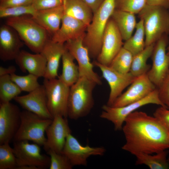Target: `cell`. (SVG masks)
Segmentation results:
<instances>
[{
	"mask_svg": "<svg viewBox=\"0 0 169 169\" xmlns=\"http://www.w3.org/2000/svg\"><path fill=\"white\" fill-rule=\"evenodd\" d=\"M122 130L126 140L123 150L135 156L153 154L169 149V131L155 117L134 111L126 118Z\"/></svg>",
	"mask_w": 169,
	"mask_h": 169,
	"instance_id": "6da1fadb",
	"label": "cell"
},
{
	"mask_svg": "<svg viewBox=\"0 0 169 169\" xmlns=\"http://www.w3.org/2000/svg\"><path fill=\"white\" fill-rule=\"evenodd\" d=\"M115 9V0H104L93 13L92 21L87 27L83 41L90 57L97 59L100 54L105 28Z\"/></svg>",
	"mask_w": 169,
	"mask_h": 169,
	"instance_id": "7a4b0ae2",
	"label": "cell"
},
{
	"mask_svg": "<svg viewBox=\"0 0 169 169\" xmlns=\"http://www.w3.org/2000/svg\"><path fill=\"white\" fill-rule=\"evenodd\" d=\"M97 84L84 77L70 87L68 117L77 120L87 115L94 105L93 91Z\"/></svg>",
	"mask_w": 169,
	"mask_h": 169,
	"instance_id": "3957f363",
	"label": "cell"
},
{
	"mask_svg": "<svg viewBox=\"0 0 169 169\" xmlns=\"http://www.w3.org/2000/svg\"><path fill=\"white\" fill-rule=\"evenodd\" d=\"M6 24L14 29L25 44L35 53H40L49 39L48 33L31 16L7 18Z\"/></svg>",
	"mask_w": 169,
	"mask_h": 169,
	"instance_id": "277c9868",
	"label": "cell"
},
{
	"mask_svg": "<svg viewBox=\"0 0 169 169\" xmlns=\"http://www.w3.org/2000/svg\"><path fill=\"white\" fill-rule=\"evenodd\" d=\"M143 21L146 47L169 34V11L159 6L146 4L138 13Z\"/></svg>",
	"mask_w": 169,
	"mask_h": 169,
	"instance_id": "5b68a950",
	"label": "cell"
},
{
	"mask_svg": "<svg viewBox=\"0 0 169 169\" xmlns=\"http://www.w3.org/2000/svg\"><path fill=\"white\" fill-rule=\"evenodd\" d=\"M52 120L26 110L22 111L20 125L13 141H31L43 146L46 141L45 133Z\"/></svg>",
	"mask_w": 169,
	"mask_h": 169,
	"instance_id": "8992f818",
	"label": "cell"
},
{
	"mask_svg": "<svg viewBox=\"0 0 169 169\" xmlns=\"http://www.w3.org/2000/svg\"><path fill=\"white\" fill-rule=\"evenodd\" d=\"M17 159V169H44L49 168L50 156L41 153L40 146L28 141H14L13 147Z\"/></svg>",
	"mask_w": 169,
	"mask_h": 169,
	"instance_id": "52a82bcc",
	"label": "cell"
},
{
	"mask_svg": "<svg viewBox=\"0 0 169 169\" xmlns=\"http://www.w3.org/2000/svg\"><path fill=\"white\" fill-rule=\"evenodd\" d=\"M149 104H156L169 108L160 100L157 88L141 100L125 106L116 107L107 105H103L102 107L103 111L100 117L112 122L114 125L115 130H121L126 118L129 114L138 108Z\"/></svg>",
	"mask_w": 169,
	"mask_h": 169,
	"instance_id": "ba28073f",
	"label": "cell"
},
{
	"mask_svg": "<svg viewBox=\"0 0 169 169\" xmlns=\"http://www.w3.org/2000/svg\"><path fill=\"white\" fill-rule=\"evenodd\" d=\"M43 83L46 91L48 108L51 115L53 118L56 115L67 118L70 87L59 78H44Z\"/></svg>",
	"mask_w": 169,
	"mask_h": 169,
	"instance_id": "9c48e42d",
	"label": "cell"
},
{
	"mask_svg": "<svg viewBox=\"0 0 169 169\" xmlns=\"http://www.w3.org/2000/svg\"><path fill=\"white\" fill-rule=\"evenodd\" d=\"M123 40L118 28L110 17L104 32L101 50L96 61L103 65L109 66L123 47Z\"/></svg>",
	"mask_w": 169,
	"mask_h": 169,
	"instance_id": "30bf717a",
	"label": "cell"
},
{
	"mask_svg": "<svg viewBox=\"0 0 169 169\" xmlns=\"http://www.w3.org/2000/svg\"><path fill=\"white\" fill-rule=\"evenodd\" d=\"M20 111L18 107L10 102L0 104V145L9 143L19 127Z\"/></svg>",
	"mask_w": 169,
	"mask_h": 169,
	"instance_id": "8fae6325",
	"label": "cell"
},
{
	"mask_svg": "<svg viewBox=\"0 0 169 169\" xmlns=\"http://www.w3.org/2000/svg\"><path fill=\"white\" fill-rule=\"evenodd\" d=\"M168 40L167 35H164L156 43L151 55L152 66L147 73L157 88L169 70V55L166 51Z\"/></svg>",
	"mask_w": 169,
	"mask_h": 169,
	"instance_id": "7c38bea8",
	"label": "cell"
},
{
	"mask_svg": "<svg viewBox=\"0 0 169 169\" xmlns=\"http://www.w3.org/2000/svg\"><path fill=\"white\" fill-rule=\"evenodd\" d=\"M85 35L69 40L65 44L68 50L78 62L80 77H85L97 84L101 85V79L94 71L93 64L90 62L89 51L83 44Z\"/></svg>",
	"mask_w": 169,
	"mask_h": 169,
	"instance_id": "4fadbf2b",
	"label": "cell"
},
{
	"mask_svg": "<svg viewBox=\"0 0 169 169\" xmlns=\"http://www.w3.org/2000/svg\"><path fill=\"white\" fill-rule=\"evenodd\" d=\"M106 151L103 147L83 146L71 133L67 136L62 151L73 166H85L88 158L92 156H102Z\"/></svg>",
	"mask_w": 169,
	"mask_h": 169,
	"instance_id": "5bb4252c",
	"label": "cell"
},
{
	"mask_svg": "<svg viewBox=\"0 0 169 169\" xmlns=\"http://www.w3.org/2000/svg\"><path fill=\"white\" fill-rule=\"evenodd\" d=\"M93 64L101 70L103 77L108 83L110 92L107 105L111 106L123 91L131 84L136 78L130 72L126 74L119 73L110 66L95 61Z\"/></svg>",
	"mask_w": 169,
	"mask_h": 169,
	"instance_id": "9a60e30c",
	"label": "cell"
},
{
	"mask_svg": "<svg viewBox=\"0 0 169 169\" xmlns=\"http://www.w3.org/2000/svg\"><path fill=\"white\" fill-rule=\"evenodd\" d=\"M71 132L67 118L60 115L54 117L46 131V141L43 146L45 151L51 150L62 153L66 138Z\"/></svg>",
	"mask_w": 169,
	"mask_h": 169,
	"instance_id": "2e32d148",
	"label": "cell"
},
{
	"mask_svg": "<svg viewBox=\"0 0 169 169\" xmlns=\"http://www.w3.org/2000/svg\"><path fill=\"white\" fill-rule=\"evenodd\" d=\"M157 87L149 79L147 73L136 77L130 87L115 100L113 107H120L145 98Z\"/></svg>",
	"mask_w": 169,
	"mask_h": 169,
	"instance_id": "e0dca14e",
	"label": "cell"
},
{
	"mask_svg": "<svg viewBox=\"0 0 169 169\" xmlns=\"http://www.w3.org/2000/svg\"><path fill=\"white\" fill-rule=\"evenodd\" d=\"M14 100L24 110L44 118L53 119L48 108L46 91L43 84L27 95L16 96Z\"/></svg>",
	"mask_w": 169,
	"mask_h": 169,
	"instance_id": "ac0fdd59",
	"label": "cell"
},
{
	"mask_svg": "<svg viewBox=\"0 0 169 169\" xmlns=\"http://www.w3.org/2000/svg\"><path fill=\"white\" fill-rule=\"evenodd\" d=\"M18 34L7 24L0 28V58L3 61L15 59L23 44Z\"/></svg>",
	"mask_w": 169,
	"mask_h": 169,
	"instance_id": "d6986e66",
	"label": "cell"
},
{
	"mask_svg": "<svg viewBox=\"0 0 169 169\" xmlns=\"http://www.w3.org/2000/svg\"><path fill=\"white\" fill-rule=\"evenodd\" d=\"M87 27L82 22L64 14L61 26L51 39L55 42L64 44L69 40L84 36Z\"/></svg>",
	"mask_w": 169,
	"mask_h": 169,
	"instance_id": "ffe728a7",
	"label": "cell"
},
{
	"mask_svg": "<svg viewBox=\"0 0 169 169\" xmlns=\"http://www.w3.org/2000/svg\"><path fill=\"white\" fill-rule=\"evenodd\" d=\"M67 49L65 44L55 42L51 39L47 41L40 53L47 61L44 78L54 79L58 76L60 59Z\"/></svg>",
	"mask_w": 169,
	"mask_h": 169,
	"instance_id": "44dd1931",
	"label": "cell"
},
{
	"mask_svg": "<svg viewBox=\"0 0 169 169\" xmlns=\"http://www.w3.org/2000/svg\"><path fill=\"white\" fill-rule=\"evenodd\" d=\"M16 63L23 72H28L38 78L44 77L47 61L41 53L35 54L21 50L15 59Z\"/></svg>",
	"mask_w": 169,
	"mask_h": 169,
	"instance_id": "7402d4cb",
	"label": "cell"
},
{
	"mask_svg": "<svg viewBox=\"0 0 169 169\" xmlns=\"http://www.w3.org/2000/svg\"><path fill=\"white\" fill-rule=\"evenodd\" d=\"M64 15L63 5L46 9L37 10L32 16L34 20L52 36L59 30Z\"/></svg>",
	"mask_w": 169,
	"mask_h": 169,
	"instance_id": "603a6c76",
	"label": "cell"
},
{
	"mask_svg": "<svg viewBox=\"0 0 169 169\" xmlns=\"http://www.w3.org/2000/svg\"><path fill=\"white\" fill-rule=\"evenodd\" d=\"M64 14L77 19L88 26L93 13L90 8L81 0H64Z\"/></svg>",
	"mask_w": 169,
	"mask_h": 169,
	"instance_id": "cb8c5ba5",
	"label": "cell"
},
{
	"mask_svg": "<svg viewBox=\"0 0 169 169\" xmlns=\"http://www.w3.org/2000/svg\"><path fill=\"white\" fill-rule=\"evenodd\" d=\"M111 18L118 28L123 40L126 41L132 36L137 23L135 14L115 9Z\"/></svg>",
	"mask_w": 169,
	"mask_h": 169,
	"instance_id": "d4e9b609",
	"label": "cell"
},
{
	"mask_svg": "<svg viewBox=\"0 0 169 169\" xmlns=\"http://www.w3.org/2000/svg\"><path fill=\"white\" fill-rule=\"evenodd\" d=\"M61 59L62 70L59 79L70 87L80 78L78 66L74 63L75 59L68 49L64 54Z\"/></svg>",
	"mask_w": 169,
	"mask_h": 169,
	"instance_id": "484cf974",
	"label": "cell"
},
{
	"mask_svg": "<svg viewBox=\"0 0 169 169\" xmlns=\"http://www.w3.org/2000/svg\"><path fill=\"white\" fill-rule=\"evenodd\" d=\"M166 150L155 153L154 155L139 153L135 156L136 164L145 165L151 169H167L169 168Z\"/></svg>",
	"mask_w": 169,
	"mask_h": 169,
	"instance_id": "4316f807",
	"label": "cell"
},
{
	"mask_svg": "<svg viewBox=\"0 0 169 169\" xmlns=\"http://www.w3.org/2000/svg\"><path fill=\"white\" fill-rule=\"evenodd\" d=\"M155 43L146 46L141 52L133 56L130 72L135 77L147 73L150 69L151 66L146 62L152 55Z\"/></svg>",
	"mask_w": 169,
	"mask_h": 169,
	"instance_id": "83f0119b",
	"label": "cell"
},
{
	"mask_svg": "<svg viewBox=\"0 0 169 169\" xmlns=\"http://www.w3.org/2000/svg\"><path fill=\"white\" fill-rule=\"evenodd\" d=\"M134 34L125 41L123 47L129 51L133 56L141 52L146 47L145 31L143 21L140 19L137 23Z\"/></svg>",
	"mask_w": 169,
	"mask_h": 169,
	"instance_id": "f1b7e54d",
	"label": "cell"
},
{
	"mask_svg": "<svg viewBox=\"0 0 169 169\" xmlns=\"http://www.w3.org/2000/svg\"><path fill=\"white\" fill-rule=\"evenodd\" d=\"M22 91L12 80L10 75L0 76V103L10 102L19 95Z\"/></svg>",
	"mask_w": 169,
	"mask_h": 169,
	"instance_id": "f546056e",
	"label": "cell"
},
{
	"mask_svg": "<svg viewBox=\"0 0 169 169\" xmlns=\"http://www.w3.org/2000/svg\"><path fill=\"white\" fill-rule=\"evenodd\" d=\"M133 56L122 47L111 62L110 66L116 71L122 74L130 72Z\"/></svg>",
	"mask_w": 169,
	"mask_h": 169,
	"instance_id": "4dcf8cb0",
	"label": "cell"
},
{
	"mask_svg": "<svg viewBox=\"0 0 169 169\" xmlns=\"http://www.w3.org/2000/svg\"><path fill=\"white\" fill-rule=\"evenodd\" d=\"M9 144L0 145V169H17L16 158Z\"/></svg>",
	"mask_w": 169,
	"mask_h": 169,
	"instance_id": "1f68e13d",
	"label": "cell"
},
{
	"mask_svg": "<svg viewBox=\"0 0 169 169\" xmlns=\"http://www.w3.org/2000/svg\"><path fill=\"white\" fill-rule=\"evenodd\" d=\"M12 80L22 91L30 92L35 90L40 85L39 84L37 76L29 74L25 76H19L15 73L10 75Z\"/></svg>",
	"mask_w": 169,
	"mask_h": 169,
	"instance_id": "d6a6232c",
	"label": "cell"
},
{
	"mask_svg": "<svg viewBox=\"0 0 169 169\" xmlns=\"http://www.w3.org/2000/svg\"><path fill=\"white\" fill-rule=\"evenodd\" d=\"M36 11L32 4L0 8V17L8 18L25 15L32 16Z\"/></svg>",
	"mask_w": 169,
	"mask_h": 169,
	"instance_id": "836d02e7",
	"label": "cell"
},
{
	"mask_svg": "<svg viewBox=\"0 0 169 169\" xmlns=\"http://www.w3.org/2000/svg\"><path fill=\"white\" fill-rule=\"evenodd\" d=\"M147 4V0H115V9L138 14Z\"/></svg>",
	"mask_w": 169,
	"mask_h": 169,
	"instance_id": "e575fe53",
	"label": "cell"
},
{
	"mask_svg": "<svg viewBox=\"0 0 169 169\" xmlns=\"http://www.w3.org/2000/svg\"><path fill=\"white\" fill-rule=\"evenodd\" d=\"M50 157L49 169H71L73 166L69 160L62 153H59L51 150L47 151Z\"/></svg>",
	"mask_w": 169,
	"mask_h": 169,
	"instance_id": "d590c367",
	"label": "cell"
},
{
	"mask_svg": "<svg viewBox=\"0 0 169 169\" xmlns=\"http://www.w3.org/2000/svg\"><path fill=\"white\" fill-rule=\"evenodd\" d=\"M159 98L162 103L169 108V70L157 88Z\"/></svg>",
	"mask_w": 169,
	"mask_h": 169,
	"instance_id": "8d00e7d4",
	"label": "cell"
},
{
	"mask_svg": "<svg viewBox=\"0 0 169 169\" xmlns=\"http://www.w3.org/2000/svg\"><path fill=\"white\" fill-rule=\"evenodd\" d=\"M64 0H33L32 5L37 10L52 8L62 5Z\"/></svg>",
	"mask_w": 169,
	"mask_h": 169,
	"instance_id": "74e56055",
	"label": "cell"
},
{
	"mask_svg": "<svg viewBox=\"0 0 169 169\" xmlns=\"http://www.w3.org/2000/svg\"><path fill=\"white\" fill-rule=\"evenodd\" d=\"M156 118L169 131V110L168 108L160 106L154 113Z\"/></svg>",
	"mask_w": 169,
	"mask_h": 169,
	"instance_id": "f35d334b",
	"label": "cell"
},
{
	"mask_svg": "<svg viewBox=\"0 0 169 169\" xmlns=\"http://www.w3.org/2000/svg\"><path fill=\"white\" fill-rule=\"evenodd\" d=\"M33 0H0V8L32 4Z\"/></svg>",
	"mask_w": 169,
	"mask_h": 169,
	"instance_id": "ab89813d",
	"label": "cell"
},
{
	"mask_svg": "<svg viewBox=\"0 0 169 169\" xmlns=\"http://www.w3.org/2000/svg\"><path fill=\"white\" fill-rule=\"evenodd\" d=\"M91 9L93 13L98 9L104 0H81Z\"/></svg>",
	"mask_w": 169,
	"mask_h": 169,
	"instance_id": "60d3db41",
	"label": "cell"
},
{
	"mask_svg": "<svg viewBox=\"0 0 169 169\" xmlns=\"http://www.w3.org/2000/svg\"><path fill=\"white\" fill-rule=\"evenodd\" d=\"M147 4L160 6L167 9L169 8V0H147Z\"/></svg>",
	"mask_w": 169,
	"mask_h": 169,
	"instance_id": "b9f144b4",
	"label": "cell"
},
{
	"mask_svg": "<svg viewBox=\"0 0 169 169\" xmlns=\"http://www.w3.org/2000/svg\"><path fill=\"white\" fill-rule=\"evenodd\" d=\"M16 69L14 66H10L8 68L0 67V76L6 75H11L15 73Z\"/></svg>",
	"mask_w": 169,
	"mask_h": 169,
	"instance_id": "7bdbcfd3",
	"label": "cell"
},
{
	"mask_svg": "<svg viewBox=\"0 0 169 169\" xmlns=\"http://www.w3.org/2000/svg\"><path fill=\"white\" fill-rule=\"evenodd\" d=\"M167 49H168V52L167 53V54L169 55V45H168V48H167Z\"/></svg>",
	"mask_w": 169,
	"mask_h": 169,
	"instance_id": "ee69618b",
	"label": "cell"
},
{
	"mask_svg": "<svg viewBox=\"0 0 169 169\" xmlns=\"http://www.w3.org/2000/svg\"><path fill=\"white\" fill-rule=\"evenodd\" d=\"M168 162H169V156L168 158Z\"/></svg>",
	"mask_w": 169,
	"mask_h": 169,
	"instance_id": "f6af8a7d",
	"label": "cell"
},
{
	"mask_svg": "<svg viewBox=\"0 0 169 169\" xmlns=\"http://www.w3.org/2000/svg\"><path fill=\"white\" fill-rule=\"evenodd\" d=\"M168 9H168V11H169V8Z\"/></svg>",
	"mask_w": 169,
	"mask_h": 169,
	"instance_id": "bcb514c9",
	"label": "cell"
},
{
	"mask_svg": "<svg viewBox=\"0 0 169 169\" xmlns=\"http://www.w3.org/2000/svg\"></svg>",
	"mask_w": 169,
	"mask_h": 169,
	"instance_id": "7dc6e473",
	"label": "cell"
}]
</instances>
